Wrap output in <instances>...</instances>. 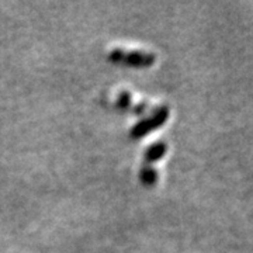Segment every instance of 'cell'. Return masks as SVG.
Segmentation results:
<instances>
[{
    "label": "cell",
    "instance_id": "6da1fadb",
    "mask_svg": "<svg viewBox=\"0 0 253 253\" xmlns=\"http://www.w3.org/2000/svg\"><path fill=\"white\" fill-rule=\"evenodd\" d=\"M109 61L117 65L131 66V68H148L155 63L156 55L144 49L114 48L110 51Z\"/></svg>",
    "mask_w": 253,
    "mask_h": 253
},
{
    "label": "cell",
    "instance_id": "7a4b0ae2",
    "mask_svg": "<svg viewBox=\"0 0 253 253\" xmlns=\"http://www.w3.org/2000/svg\"><path fill=\"white\" fill-rule=\"evenodd\" d=\"M169 107L168 106H159L154 109L152 113H149V116L141 118L135 126L129 129V135L134 139H139L142 136L148 135L149 132H152L155 129H158L159 126H162L168 118H169Z\"/></svg>",
    "mask_w": 253,
    "mask_h": 253
},
{
    "label": "cell",
    "instance_id": "3957f363",
    "mask_svg": "<svg viewBox=\"0 0 253 253\" xmlns=\"http://www.w3.org/2000/svg\"><path fill=\"white\" fill-rule=\"evenodd\" d=\"M166 152H168V145H166V142H163V141H158L155 144L149 145L146 148V151H145L144 165L154 166V163L161 161L163 156L166 155Z\"/></svg>",
    "mask_w": 253,
    "mask_h": 253
},
{
    "label": "cell",
    "instance_id": "277c9868",
    "mask_svg": "<svg viewBox=\"0 0 253 253\" xmlns=\"http://www.w3.org/2000/svg\"><path fill=\"white\" fill-rule=\"evenodd\" d=\"M139 180L146 187H152L158 181V172L151 165H142L139 170Z\"/></svg>",
    "mask_w": 253,
    "mask_h": 253
}]
</instances>
